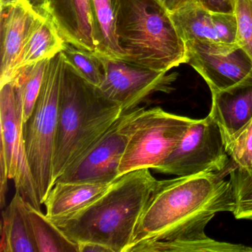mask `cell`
Here are the masks:
<instances>
[{
  "instance_id": "obj_1",
  "label": "cell",
  "mask_w": 252,
  "mask_h": 252,
  "mask_svg": "<svg viewBox=\"0 0 252 252\" xmlns=\"http://www.w3.org/2000/svg\"><path fill=\"white\" fill-rule=\"evenodd\" d=\"M157 183L150 169L132 171L86 207L52 221L77 244L95 243L112 252H128Z\"/></svg>"
},
{
  "instance_id": "obj_2",
  "label": "cell",
  "mask_w": 252,
  "mask_h": 252,
  "mask_svg": "<svg viewBox=\"0 0 252 252\" xmlns=\"http://www.w3.org/2000/svg\"><path fill=\"white\" fill-rule=\"evenodd\" d=\"M225 170L158 181L130 249L167 237L205 218L212 219L219 212L232 213L235 203Z\"/></svg>"
},
{
  "instance_id": "obj_3",
  "label": "cell",
  "mask_w": 252,
  "mask_h": 252,
  "mask_svg": "<svg viewBox=\"0 0 252 252\" xmlns=\"http://www.w3.org/2000/svg\"><path fill=\"white\" fill-rule=\"evenodd\" d=\"M122 112L120 106L107 99L97 87L64 63L54 146V183L94 145Z\"/></svg>"
},
{
  "instance_id": "obj_4",
  "label": "cell",
  "mask_w": 252,
  "mask_h": 252,
  "mask_svg": "<svg viewBox=\"0 0 252 252\" xmlns=\"http://www.w3.org/2000/svg\"><path fill=\"white\" fill-rule=\"evenodd\" d=\"M116 32L125 61L162 72L188 61L185 42L160 0H116Z\"/></svg>"
},
{
  "instance_id": "obj_5",
  "label": "cell",
  "mask_w": 252,
  "mask_h": 252,
  "mask_svg": "<svg viewBox=\"0 0 252 252\" xmlns=\"http://www.w3.org/2000/svg\"><path fill=\"white\" fill-rule=\"evenodd\" d=\"M64 67L62 53L48 60L34 108L29 119L23 123L26 156L41 205L54 185L53 163Z\"/></svg>"
},
{
  "instance_id": "obj_6",
  "label": "cell",
  "mask_w": 252,
  "mask_h": 252,
  "mask_svg": "<svg viewBox=\"0 0 252 252\" xmlns=\"http://www.w3.org/2000/svg\"><path fill=\"white\" fill-rule=\"evenodd\" d=\"M194 119L144 109L136 120L119 166V176L138 169H156L178 145Z\"/></svg>"
},
{
  "instance_id": "obj_7",
  "label": "cell",
  "mask_w": 252,
  "mask_h": 252,
  "mask_svg": "<svg viewBox=\"0 0 252 252\" xmlns=\"http://www.w3.org/2000/svg\"><path fill=\"white\" fill-rule=\"evenodd\" d=\"M144 107L122 112L94 145L57 178V182L110 184L119 176V168L136 120Z\"/></svg>"
},
{
  "instance_id": "obj_8",
  "label": "cell",
  "mask_w": 252,
  "mask_h": 252,
  "mask_svg": "<svg viewBox=\"0 0 252 252\" xmlns=\"http://www.w3.org/2000/svg\"><path fill=\"white\" fill-rule=\"evenodd\" d=\"M229 162L219 126L208 116L194 120L167 158L155 171L187 177L222 172Z\"/></svg>"
},
{
  "instance_id": "obj_9",
  "label": "cell",
  "mask_w": 252,
  "mask_h": 252,
  "mask_svg": "<svg viewBox=\"0 0 252 252\" xmlns=\"http://www.w3.org/2000/svg\"><path fill=\"white\" fill-rule=\"evenodd\" d=\"M0 124L2 146L0 162L6 168L9 179L14 180L16 191L36 209H41L34 181L29 167L23 138V113L16 97L12 82L1 85Z\"/></svg>"
},
{
  "instance_id": "obj_10",
  "label": "cell",
  "mask_w": 252,
  "mask_h": 252,
  "mask_svg": "<svg viewBox=\"0 0 252 252\" xmlns=\"http://www.w3.org/2000/svg\"><path fill=\"white\" fill-rule=\"evenodd\" d=\"M97 55L104 73L98 90L123 111L139 107L155 93L169 94L173 90L171 85L176 79L175 73L167 74L168 72L152 70L124 60Z\"/></svg>"
},
{
  "instance_id": "obj_11",
  "label": "cell",
  "mask_w": 252,
  "mask_h": 252,
  "mask_svg": "<svg viewBox=\"0 0 252 252\" xmlns=\"http://www.w3.org/2000/svg\"><path fill=\"white\" fill-rule=\"evenodd\" d=\"M181 39L209 49H235L237 23L234 14L214 12L191 1L169 12Z\"/></svg>"
},
{
  "instance_id": "obj_12",
  "label": "cell",
  "mask_w": 252,
  "mask_h": 252,
  "mask_svg": "<svg viewBox=\"0 0 252 252\" xmlns=\"http://www.w3.org/2000/svg\"><path fill=\"white\" fill-rule=\"evenodd\" d=\"M186 46L187 64L206 81L211 92L235 85L252 70V61L241 48L207 49L193 44Z\"/></svg>"
},
{
  "instance_id": "obj_13",
  "label": "cell",
  "mask_w": 252,
  "mask_h": 252,
  "mask_svg": "<svg viewBox=\"0 0 252 252\" xmlns=\"http://www.w3.org/2000/svg\"><path fill=\"white\" fill-rule=\"evenodd\" d=\"M38 14L29 0L1 8V85L17 76L20 54Z\"/></svg>"
},
{
  "instance_id": "obj_14",
  "label": "cell",
  "mask_w": 252,
  "mask_h": 252,
  "mask_svg": "<svg viewBox=\"0 0 252 252\" xmlns=\"http://www.w3.org/2000/svg\"><path fill=\"white\" fill-rule=\"evenodd\" d=\"M209 116L219 126L224 145H228L252 121V70L235 85L212 92Z\"/></svg>"
},
{
  "instance_id": "obj_15",
  "label": "cell",
  "mask_w": 252,
  "mask_h": 252,
  "mask_svg": "<svg viewBox=\"0 0 252 252\" xmlns=\"http://www.w3.org/2000/svg\"><path fill=\"white\" fill-rule=\"evenodd\" d=\"M212 218H205L167 237L135 245L129 252H252V247L218 241L205 232Z\"/></svg>"
},
{
  "instance_id": "obj_16",
  "label": "cell",
  "mask_w": 252,
  "mask_h": 252,
  "mask_svg": "<svg viewBox=\"0 0 252 252\" xmlns=\"http://www.w3.org/2000/svg\"><path fill=\"white\" fill-rule=\"evenodd\" d=\"M50 15L66 42L96 52L91 0H52Z\"/></svg>"
},
{
  "instance_id": "obj_17",
  "label": "cell",
  "mask_w": 252,
  "mask_h": 252,
  "mask_svg": "<svg viewBox=\"0 0 252 252\" xmlns=\"http://www.w3.org/2000/svg\"><path fill=\"white\" fill-rule=\"evenodd\" d=\"M111 184L56 183L44 202L45 214L51 220L69 216L101 197Z\"/></svg>"
},
{
  "instance_id": "obj_18",
  "label": "cell",
  "mask_w": 252,
  "mask_h": 252,
  "mask_svg": "<svg viewBox=\"0 0 252 252\" xmlns=\"http://www.w3.org/2000/svg\"><path fill=\"white\" fill-rule=\"evenodd\" d=\"M65 40L52 17L39 12L20 54L18 72L23 67L51 60L62 52Z\"/></svg>"
},
{
  "instance_id": "obj_19",
  "label": "cell",
  "mask_w": 252,
  "mask_h": 252,
  "mask_svg": "<svg viewBox=\"0 0 252 252\" xmlns=\"http://www.w3.org/2000/svg\"><path fill=\"white\" fill-rule=\"evenodd\" d=\"M1 234V252H38L27 201L18 191L2 212Z\"/></svg>"
},
{
  "instance_id": "obj_20",
  "label": "cell",
  "mask_w": 252,
  "mask_h": 252,
  "mask_svg": "<svg viewBox=\"0 0 252 252\" xmlns=\"http://www.w3.org/2000/svg\"><path fill=\"white\" fill-rule=\"evenodd\" d=\"M95 54L125 60L116 32V0H91Z\"/></svg>"
},
{
  "instance_id": "obj_21",
  "label": "cell",
  "mask_w": 252,
  "mask_h": 252,
  "mask_svg": "<svg viewBox=\"0 0 252 252\" xmlns=\"http://www.w3.org/2000/svg\"><path fill=\"white\" fill-rule=\"evenodd\" d=\"M27 209L38 252H79L77 243L70 240L46 214L29 202Z\"/></svg>"
},
{
  "instance_id": "obj_22",
  "label": "cell",
  "mask_w": 252,
  "mask_h": 252,
  "mask_svg": "<svg viewBox=\"0 0 252 252\" xmlns=\"http://www.w3.org/2000/svg\"><path fill=\"white\" fill-rule=\"evenodd\" d=\"M48 60H44L33 65L20 69L17 76L11 81L16 97L23 107V123L29 119L34 108Z\"/></svg>"
},
{
  "instance_id": "obj_23",
  "label": "cell",
  "mask_w": 252,
  "mask_h": 252,
  "mask_svg": "<svg viewBox=\"0 0 252 252\" xmlns=\"http://www.w3.org/2000/svg\"><path fill=\"white\" fill-rule=\"evenodd\" d=\"M64 63L81 77L98 88L104 77L99 57L95 53L77 48L66 42L62 51Z\"/></svg>"
},
{
  "instance_id": "obj_24",
  "label": "cell",
  "mask_w": 252,
  "mask_h": 252,
  "mask_svg": "<svg viewBox=\"0 0 252 252\" xmlns=\"http://www.w3.org/2000/svg\"><path fill=\"white\" fill-rule=\"evenodd\" d=\"M236 219L252 220V169L234 166L229 171Z\"/></svg>"
},
{
  "instance_id": "obj_25",
  "label": "cell",
  "mask_w": 252,
  "mask_h": 252,
  "mask_svg": "<svg viewBox=\"0 0 252 252\" xmlns=\"http://www.w3.org/2000/svg\"><path fill=\"white\" fill-rule=\"evenodd\" d=\"M236 43L252 61V0H235Z\"/></svg>"
},
{
  "instance_id": "obj_26",
  "label": "cell",
  "mask_w": 252,
  "mask_h": 252,
  "mask_svg": "<svg viewBox=\"0 0 252 252\" xmlns=\"http://www.w3.org/2000/svg\"><path fill=\"white\" fill-rule=\"evenodd\" d=\"M225 150L236 166L252 169V121L225 147Z\"/></svg>"
},
{
  "instance_id": "obj_27",
  "label": "cell",
  "mask_w": 252,
  "mask_h": 252,
  "mask_svg": "<svg viewBox=\"0 0 252 252\" xmlns=\"http://www.w3.org/2000/svg\"><path fill=\"white\" fill-rule=\"evenodd\" d=\"M197 3L214 12L234 14L235 0H194Z\"/></svg>"
},
{
  "instance_id": "obj_28",
  "label": "cell",
  "mask_w": 252,
  "mask_h": 252,
  "mask_svg": "<svg viewBox=\"0 0 252 252\" xmlns=\"http://www.w3.org/2000/svg\"><path fill=\"white\" fill-rule=\"evenodd\" d=\"M79 252H112L103 245L95 243H82L78 244Z\"/></svg>"
},
{
  "instance_id": "obj_29",
  "label": "cell",
  "mask_w": 252,
  "mask_h": 252,
  "mask_svg": "<svg viewBox=\"0 0 252 252\" xmlns=\"http://www.w3.org/2000/svg\"><path fill=\"white\" fill-rule=\"evenodd\" d=\"M36 11L44 14H51L52 0H29Z\"/></svg>"
},
{
  "instance_id": "obj_30",
  "label": "cell",
  "mask_w": 252,
  "mask_h": 252,
  "mask_svg": "<svg viewBox=\"0 0 252 252\" xmlns=\"http://www.w3.org/2000/svg\"><path fill=\"white\" fill-rule=\"evenodd\" d=\"M160 1L164 5L165 8L169 11V12H172L182 5L191 2V1H194V0H160Z\"/></svg>"
},
{
  "instance_id": "obj_31",
  "label": "cell",
  "mask_w": 252,
  "mask_h": 252,
  "mask_svg": "<svg viewBox=\"0 0 252 252\" xmlns=\"http://www.w3.org/2000/svg\"><path fill=\"white\" fill-rule=\"evenodd\" d=\"M20 0H0L1 8H7L20 2Z\"/></svg>"
}]
</instances>
